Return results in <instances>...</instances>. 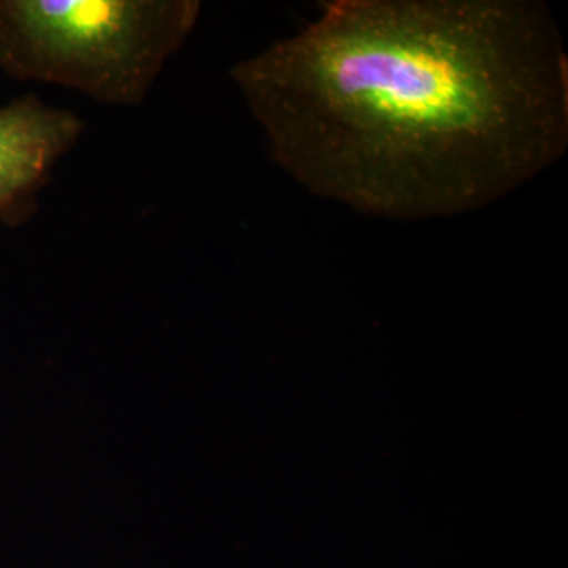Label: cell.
I'll list each match as a JSON object with an SVG mask.
<instances>
[{
  "label": "cell",
  "mask_w": 568,
  "mask_h": 568,
  "mask_svg": "<svg viewBox=\"0 0 568 568\" xmlns=\"http://www.w3.org/2000/svg\"><path fill=\"white\" fill-rule=\"evenodd\" d=\"M231 77L284 173L369 215L477 211L568 144V59L540 2L335 0Z\"/></svg>",
  "instance_id": "obj_1"
},
{
  "label": "cell",
  "mask_w": 568,
  "mask_h": 568,
  "mask_svg": "<svg viewBox=\"0 0 568 568\" xmlns=\"http://www.w3.org/2000/svg\"><path fill=\"white\" fill-rule=\"evenodd\" d=\"M200 14L197 0H0V70L138 106Z\"/></svg>",
  "instance_id": "obj_2"
},
{
  "label": "cell",
  "mask_w": 568,
  "mask_h": 568,
  "mask_svg": "<svg viewBox=\"0 0 568 568\" xmlns=\"http://www.w3.org/2000/svg\"><path fill=\"white\" fill-rule=\"evenodd\" d=\"M84 122L36 95L0 108V223L28 222L52 170L80 141Z\"/></svg>",
  "instance_id": "obj_3"
}]
</instances>
